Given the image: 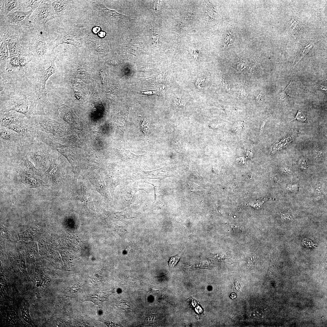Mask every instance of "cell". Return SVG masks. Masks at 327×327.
Segmentation results:
<instances>
[{"mask_svg":"<svg viewBox=\"0 0 327 327\" xmlns=\"http://www.w3.org/2000/svg\"><path fill=\"white\" fill-rule=\"evenodd\" d=\"M47 0H21V9L23 8H31V9L34 11L37 8L43 3L46 2Z\"/></svg>","mask_w":327,"mask_h":327,"instance_id":"24","label":"cell"},{"mask_svg":"<svg viewBox=\"0 0 327 327\" xmlns=\"http://www.w3.org/2000/svg\"><path fill=\"white\" fill-rule=\"evenodd\" d=\"M122 48V50L124 52L135 56L145 53L139 45L134 42H130L126 45L123 46Z\"/></svg>","mask_w":327,"mask_h":327,"instance_id":"23","label":"cell"},{"mask_svg":"<svg viewBox=\"0 0 327 327\" xmlns=\"http://www.w3.org/2000/svg\"><path fill=\"white\" fill-rule=\"evenodd\" d=\"M0 97L3 96L5 94V92L4 91V89L5 88V81L2 78L1 75L0 74Z\"/></svg>","mask_w":327,"mask_h":327,"instance_id":"37","label":"cell"},{"mask_svg":"<svg viewBox=\"0 0 327 327\" xmlns=\"http://www.w3.org/2000/svg\"><path fill=\"white\" fill-rule=\"evenodd\" d=\"M91 2L94 10L103 16L114 19H121L127 17L115 11L109 9L99 1H91Z\"/></svg>","mask_w":327,"mask_h":327,"instance_id":"17","label":"cell"},{"mask_svg":"<svg viewBox=\"0 0 327 327\" xmlns=\"http://www.w3.org/2000/svg\"><path fill=\"white\" fill-rule=\"evenodd\" d=\"M25 123L48 134L61 136L67 132L68 128L65 125L48 117L47 115H34L28 119Z\"/></svg>","mask_w":327,"mask_h":327,"instance_id":"6","label":"cell"},{"mask_svg":"<svg viewBox=\"0 0 327 327\" xmlns=\"http://www.w3.org/2000/svg\"><path fill=\"white\" fill-rule=\"evenodd\" d=\"M101 28L98 26H96L93 27L92 28V31L94 34H98L100 31Z\"/></svg>","mask_w":327,"mask_h":327,"instance_id":"39","label":"cell"},{"mask_svg":"<svg viewBox=\"0 0 327 327\" xmlns=\"http://www.w3.org/2000/svg\"><path fill=\"white\" fill-rule=\"evenodd\" d=\"M51 2L47 0L33 11L29 18L31 27L44 29L48 21L58 17L52 7Z\"/></svg>","mask_w":327,"mask_h":327,"instance_id":"7","label":"cell"},{"mask_svg":"<svg viewBox=\"0 0 327 327\" xmlns=\"http://www.w3.org/2000/svg\"><path fill=\"white\" fill-rule=\"evenodd\" d=\"M43 30V28L38 29L36 35L31 41L28 50L29 54L34 59L35 65L41 69L51 63L58 54H60L52 56L53 52L49 45L46 43Z\"/></svg>","mask_w":327,"mask_h":327,"instance_id":"3","label":"cell"},{"mask_svg":"<svg viewBox=\"0 0 327 327\" xmlns=\"http://www.w3.org/2000/svg\"><path fill=\"white\" fill-rule=\"evenodd\" d=\"M166 73L163 72L159 74L149 77L140 78L134 83L136 84H144L148 85H154L164 83L166 81Z\"/></svg>","mask_w":327,"mask_h":327,"instance_id":"18","label":"cell"},{"mask_svg":"<svg viewBox=\"0 0 327 327\" xmlns=\"http://www.w3.org/2000/svg\"><path fill=\"white\" fill-rule=\"evenodd\" d=\"M16 171L21 177L22 183L28 188H36L43 185L45 183L38 176L28 173L18 167Z\"/></svg>","mask_w":327,"mask_h":327,"instance_id":"14","label":"cell"},{"mask_svg":"<svg viewBox=\"0 0 327 327\" xmlns=\"http://www.w3.org/2000/svg\"><path fill=\"white\" fill-rule=\"evenodd\" d=\"M106 63L108 64L112 65H117L122 63L121 60L116 58L109 59L107 60Z\"/></svg>","mask_w":327,"mask_h":327,"instance_id":"35","label":"cell"},{"mask_svg":"<svg viewBox=\"0 0 327 327\" xmlns=\"http://www.w3.org/2000/svg\"><path fill=\"white\" fill-rule=\"evenodd\" d=\"M69 0L51 1L52 7L58 17L64 15L69 9L71 4Z\"/></svg>","mask_w":327,"mask_h":327,"instance_id":"20","label":"cell"},{"mask_svg":"<svg viewBox=\"0 0 327 327\" xmlns=\"http://www.w3.org/2000/svg\"><path fill=\"white\" fill-rule=\"evenodd\" d=\"M192 49L191 52L195 60H197L201 51V47L199 45L195 46Z\"/></svg>","mask_w":327,"mask_h":327,"instance_id":"30","label":"cell"},{"mask_svg":"<svg viewBox=\"0 0 327 327\" xmlns=\"http://www.w3.org/2000/svg\"><path fill=\"white\" fill-rule=\"evenodd\" d=\"M57 57L51 61L50 66L45 70L42 71L38 78L35 91L37 95V101L38 106L44 109L45 107L49 106L51 103L47 96L46 84L49 77L57 71L55 61Z\"/></svg>","mask_w":327,"mask_h":327,"instance_id":"8","label":"cell"},{"mask_svg":"<svg viewBox=\"0 0 327 327\" xmlns=\"http://www.w3.org/2000/svg\"><path fill=\"white\" fill-rule=\"evenodd\" d=\"M21 0L0 1V15H7L15 10H21Z\"/></svg>","mask_w":327,"mask_h":327,"instance_id":"19","label":"cell"},{"mask_svg":"<svg viewBox=\"0 0 327 327\" xmlns=\"http://www.w3.org/2000/svg\"><path fill=\"white\" fill-rule=\"evenodd\" d=\"M33 11L15 10L7 15H0V38L7 40L20 34L22 30L31 27L29 18Z\"/></svg>","mask_w":327,"mask_h":327,"instance_id":"2","label":"cell"},{"mask_svg":"<svg viewBox=\"0 0 327 327\" xmlns=\"http://www.w3.org/2000/svg\"><path fill=\"white\" fill-rule=\"evenodd\" d=\"M0 126L5 127L24 123L27 119L23 114L15 111L0 112Z\"/></svg>","mask_w":327,"mask_h":327,"instance_id":"10","label":"cell"},{"mask_svg":"<svg viewBox=\"0 0 327 327\" xmlns=\"http://www.w3.org/2000/svg\"><path fill=\"white\" fill-rule=\"evenodd\" d=\"M0 98V112L15 111L28 119L34 115H42L38 107L36 91L17 90Z\"/></svg>","mask_w":327,"mask_h":327,"instance_id":"1","label":"cell"},{"mask_svg":"<svg viewBox=\"0 0 327 327\" xmlns=\"http://www.w3.org/2000/svg\"><path fill=\"white\" fill-rule=\"evenodd\" d=\"M301 240L302 244L306 246L312 247L315 246V244L313 243L311 240H309V239L301 238Z\"/></svg>","mask_w":327,"mask_h":327,"instance_id":"36","label":"cell"},{"mask_svg":"<svg viewBox=\"0 0 327 327\" xmlns=\"http://www.w3.org/2000/svg\"><path fill=\"white\" fill-rule=\"evenodd\" d=\"M18 134L24 140L26 138L35 139L38 130L25 123L18 125H12L6 127Z\"/></svg>","mask_w":327,"mask_h":327,"instance_id":"13","label":"cell"},{"mask_svg":"<svg viewBox=\"0 0 327 327\" xmlns=\"http://www.w3.org/2000/svg\"><path fill=\"white\" fill-rule=\"evenodd\" d=\"M99 37L102 38L104 37L106 35V32L103 31H101L98 33Z\"/></svg>","mask_w":327,"mask_h":327,"instance_id":"40","label":"cell"},{"mask_svg":"<svg viewBox=\"0 0 327 327\" xmlns=\"http://www.w3.org/2000/svg\"><path fill=\"white\" fill-rule=\"evenodd\" d=\"M116 150L119 155L125 159L131 158L136 159L140 157L141 156L136 155L132 153L129 150H122L117 149Z\"/></svg>","mask_w":327,"mask_h":327,"instance_id":"28","label":"cell"},{"mask_svg":"<svg viewBox=\"0 0 327 327\" xmlns=\"http://www.w3.org/2000/svg\"><path fill=\"white\" fill-rule=\"evenodd\" d=\"M322 151L319 147L316 148L315 149L314 157L315 160L319 161L321 159L322 154Z\"/></svg>","mask_w":327,"mask_h":327,"instance_id":"34","label":"cell"},{"mask_svg":"<svg viewBox=\"0 0 327 327\" xmlns=\"http://www.w3.org/2000/svg\"><path fill=\"white\" fill-rule=\"evenodd\" d=\"M20 57H15L9 58L6 65L5 70L8 72H10L17 68L19 69Z\"/></svg>","mask_w":327,"mask_h":327,"instance_id":"26","label":"cell"},{"mask_svg":"<svg viewBox=\"0 0 327 327\" xmlns=\"http://www.w3.org/2000/svg\"><path fill=\"white\" fill-rule=\"evenodd\" d=\"M99 75L101 80V82L102 84H104L105 83L104 73L103 71H100L99 72Z\"/></svg>","mask_w":327,"mask_h":327,"instance_id":"38","label":"cell"},{"mask_svg":"<svg viewBox=\"0 0 327 327\" xmlns=\"http://www.w3.org/2000/svg\"><path fill=\"white\" fill-rule=\"evenodd\" d=\"M57 111L62 119L70 124L74 125V121L75 118L74 114L71 108L63 104L59 107Z\"/></svg>","mask_w":327,"mask_h":327,"instance_id":"21","label":"cell"},{"mask_svg":"<svg viewBox=\"0 0 327 327\" xmlns=\"http://www.w3.org/2000/svg\"><path fill=\"white\" fill-rule=\"evenodd\" d=\"M20 35L12 36L7 39L9 51V58L30 55L28 50L20 44L19 40Z\"/></svg>","mask_w":327,"mask_h":327,"instance_id":"12","label":"cell"},{"mask_svg":"<svg viewBox=\"0 0 327 327\" xmlns=\"http://www.w3.org/2000/svg\"><path fill=\"white\" fill-rule=\"evenodd\" d=\"M174 101L175 105L181 108L185 105V102L180 97H175Z\"/></svg>","mask_w":327,"mask_h":327,"instance_id":"32","label":"cell"},{"mask_svg":"<svg viewBox=\"0 0 327 327\" xmlns=\"http://www.w3.org/2000/svg\"><path fill=\"white\" fill-rule=\"evenodd\" d=\"M295 119L299 121L304 122L306 121V118L304 113L302 111H299L294 119Z\"/></svg>","mask_w":327,"mask_h":327,"instance_id":"33","label":"cell"},{"mask_svg":"<svg viewBox=\"0 0 327 327\" xmlns=\"http://www.w3.org/2000/svg\"><path fill=\"white\" fill-rule=\"evenodd\" d=\"M205 79V77L198 78L195 82L196 87L199 89H202L204 85Z\"/></svg>","mask_w":327,"mask_h":327,"instance_id":"31","label":"cell"},{"mask_svg":"<svg viewBox=\"0 0 327 327\" xmlns=\"http://www.w3.org/2000/svg\"><path fill=\"white\" fill-rule=\"evenodd\" d=\"M9 58V51L7 40L0 39V69L5 70L7 62Z\"/></svg>","mask_w":327,"mask_h":327,"instance_id":"22","label":"cell"},{"mask_svg":"<svg viewBox=\"0 0 327 327\" xmlns=\"http://www.w3.org/2000/svg\"><path fill=\"white\" fill-rule=\"evenodd\" d=\"M48 145L36 138L23 145L22 150L41 172L48 168L50 160Z\"/></svg>","mask_w":327,"mask_h":327,"instance_id":"4","label":"cell"},{"mask_svg":"<svg viewBox=\"0 0 327 327\" xmlns=\"http://www.w3.org/2000/svg\"><path fill=\"white\" fill-rule=\"evenodd\" d=\"M17 150L18 154L20 157L19 167L27 173L42 177V174L41 172L36 168L33 164L29 160L28 158L23 153L22 150Z\"/></svg>","mask_w":327,"mask_h":327,"instance_id":"15","label":"cell"},{"mask_svg":"<svg viewBox=\"0 0 327 327\" xmlns=\"http://www.w3.org/2000/svg\"><path fill=\"white\" fill-rule=\"evenodd\" d=\"M84 32V30L75 26L59 27L56 32L57 38L49 46L53 52L59 45L63 44H70L76 48L84 47L86 36Z\"/></svg>","mask_w":327,"mask_h":327,"instance_id":"5","label":"cell"},{"mask_svg":"<svg viewBox=\"0 0 327 327\" xmlns=\"http://www.w3.org/2000/svg\"><path fill=\"white\" fill-rule=\"evenodd\" d=\"M61 166L58 159L50 160L48 169L42 174V178L50 183H57L61 176Z\"/></svg>","mask_w":327,"mask_h":327,"instance_id":"11","label":"cell"},{"mask_svg":"<svg viewBox=\"0 0 327 327\" xmlns=\"http://www.w3.org/2000/svg\"><path fill=\"white\" fill-rule=\"evenodd\" d=\"M84 43L86 48L98 56L105 54L107 52V49L102 42L90 35L86 37Z\"/></svg>","mask_w":327,"mask_h":327,"instance_id":"16","label":"cell"},{"mask_svg":"<svg viewBox=\"0 0 327 327\" xmlns=\"http://www.w3.org/2000/svg\"><path fill=\"white\" fill-rule=\"evenodd\" d=\"M318 38H315L314 40L311 41L309 42L308 44V45H306L303 48L301 49L299 54L297 56L296 60L295 61V64L294 65L293 67V68L294 67L296 66L297 64L303 58L304 56L307 54V53L309 51L310 49L312 47L313 45L318 40Z\"/></svg>","mask_w":327,"mask_h":327,"instance_id":"25","label":"cell"},{"mask_svg":"<svg viewBox=\"0 0 327 327\" xmlns=\"http://www.w3.org/2000/svg\"><path fill=\"white\" fill-rule=\"evenodd\" d=\"M29 55L20 57L19 68L20 71L22 72H25L26 71L29 62L32 59H29L28 58V57Z\"/></svg>","mask_w":327,"mask_h":327,"instance_id":"27","label":"cell"},{"mask_svg":"<svg viewBox=\"0 0 327 327\" xmlns=\"http://www.w3.org/2000/svg\"><path fill=\"white\" fill-rule=\"evenodd\" d=\"M0 128L1 149L10 146L15 147L19 150L22 149L24 140L18 134L2 126Z\"/></svg>","mask_w":327,"mask_h":327,"instance_id":"9","label":"cell"},{"mask_svg":"<svg viewBox=\"0 0 327 327\" xmlns=\"http://www.w3.org/2000/svg\"><path fill=\"white\" fill-rule=\"evenodd\" d=\"M164 87H162L155 90L140 91L137 92V94L140 95H155L159 96L160 92L164 89Z\"/></svg>","mask_w":327,"mask_h":327,"instance_id":"29","label":"cell"}]
</instances>
